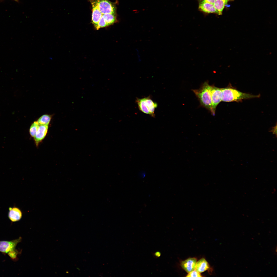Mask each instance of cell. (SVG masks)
Wrapping results in <instances>:
<instances>
[{"instance_id":"cell-1","label":"cell","mask_w":277,"mask_h":277,"mask_svg":"<svg viewBox=\"0 0 277 277\" xmlns=\"http://www.w3.org/2000/svg\"><path fill=\"white\" fill-rule=\"evenodd\" d=\"M222 101L225 102H239L260 96V95H254L243 93L229 87L222 88Z\"/></svg>"},{"instance_id":"cell-2","label":"cell","mask_w":277,"mask_h":277,"mask_svg":"<svg viewBox=\"0 0 277 277\" xmlns=\"http://www.w3.org/2000/svg\"><path fill=\"white\" fill-rule=\"evenodd\" d=\"M211 85L205 82L198 89L192 90L198 98L201 105L211 112L212 102L211 94Z\"/></svg>"},{"instance_id":"cell-3","label":"cell","mask_w":277,"mask_h":277,"mask_svg":"<svg viewBox=\"0 0 277 277\" xmlns=\"http://www.w3.org/2000/svg\"><path fill=\"white\" fill-rule=\"evenodd\" d=\"M22 240V238L19 237L18 239L11 241H0V252L4 254H7L13 260L16 259L19 252L16 248Z\"/></svg>"},{"instance_id":"cell-4","label":"cell","mask_w":277,"mask_h":277,"mask_svg":"<svg viewBox=\"0 0 277 277\" xmlns=\"http://www.w3.org/2000/svg\"><path fill=\"white\" fill-rule=\"evenodd\" d=\"M136 102L140 111L152 117H155L154 111L155 108L157 107V104L150 96L142 98H137Z\"/></svg>"},{"instance_id":"cell-5","label":"cell","mask_w":277,"mask_h":277,"mask_svg":"<svg viewBox=\"0 0 277 277\" xmlns=\"http://www.w3.org/2000/svg\"><path fill=\"white\" fill-rule=\"evenodd\" d=\"M102 14H116V7L114 3L109 0H94Z\"/></svg>"},{"instance_id":"cell-6","label":"cell","mask_w":277,"mask_h":277,"mask_svg":"<svg viewBox=\"0 0 277 277\" xmlns=\"http://www.w3.org/2000/svg\"><path fill=\"white\" fill-rule=\"evenodd\" d=\"M222 88L211 85V94L212 102L211 113L215 115L216 109L219 104L222 101Z\"/></svg>"},{"instance_id":"cell-7","label":"cell","mask_w":277,"mask_h":277,"mask_svg":"<svg viewBox=\"0 0 277 277\" xmlns=\"http://www.w3.org/2000/svg\"><path fill=\"white\" fill-rule=\"evenodd\" d=\"M88 0L91 3L92 7V22L96 28L102 14L94 0Z\"/></svg>"},{"instance_id":"cell-8","label":"cell","mask_w":277,"mask_h":277,"mask_svg":"<svg viewBox=\"0 0 277 277\" xmlns=\"http://www.w3.org/2000/svg\"><path fill=\"white\" fill-rule=\"evenodd\" d=\"M197 262L195 258H190L182 261L181 265L183 269L189 273L195 270Z\"/></svg>"},{"instance_id":"cell-9","label":"cell","mask_w":277,"mask_h":277,"mask_svg":"<svg viewBox=\"0 0 277 277\" xmlns=\"http://www.w3.org/2000/svg\"><path fill=\"white\" fill-rule=\"evenodd\" d=\"M48 125H39L34 137V140L37 145L45 137L47 133Z\"/></svg>"},{"instance_id":"cell-10","label":"cell","mask_w":277,"mask_h":277,"mask_svg":"<svg viewBox=\"0 0 277 277\" xmlns=\"http://www.w3.org/2000/svg\"><path fill=\"white\" fill-rule=\"evenodd\" d=\"M8 213V217L10 220L12 222H15L19 221L22 216V213L18 208L14 206L10 207Z\"/></svg>"},{"instance_id":"cell-11","label":"cell","mask_w":277,"mask_h":277,"mask_svg":"<svg viewBox=\"0 0 277 277\" xmlns=\"http://www.w3.org/2000/svg\"><path fill=\"white\" fill-rule=\"evenodd\" d=\"M199 9L201 11L207 13H215L218 14V12L215 8L213 4L203 1H199Z\"/></svg>"},{"instance_id":"cell-12","label":"cell","mask_w":277,"mask_h":277,"mask_svg":"<svg viewBox=\"0 0 277 277\" xmlns=\"http://www.w3.org/2000/svg\"><path fill=\"white\" fill-rule=\"evenodd\" d=\"M210 266L208 262L204 258L196 262L195 270L201 273L209 269Z\"/></svg>"},{"instance_id":"cell-13","label":"cell","mask_w":277,"mask_h":277,"mask_svg":"<svg viewBox=\"0 0 277 277\" xmlns=\"http://www.w3.org/2000/svg\"><path fill=\"white\" fill-rule=\"evenodd\" d=\"M234 0H215L213 4L214 6L218 12V14H222L223 11L228 2Z\"/></svg>"},{"instance_id":"cell-14","label":"cell","mask_w":277,"mask_h":277,"mask_svg":"<svg viewBox=\"0 0 277 277\" xmlns=\"http://www.w3.org/2000/svg\"><path fill=\"white\" fill-rule=\"evenodd\" d=\"M116 14H107L102 15L107 26L112 25L117 22Z\"/></svg>"},{"instance_id":"cell-15","label":"cell","mask_w":277,"mask_h":277,"mask_svg":"<svg viewBox=\"0 0 277 277\" xmlns=\"http://www.w3.org/2000/svg\"><path fill=\"white\" fill-rule=\"evenodd\" d=\"M51 118V116L48 115L42 116L37 122L39 125H48Z\"/></svg>"},{"instance_id":"cell-16","label":"cell","mask_w":277,"mask_h":277,"mask_svg":"<svg viewBox=\"0 0 277 277\" xmlns=\"http://www.w3.org/2000/svg\"><path fill=\"white\" fill-rule=\"evenodd\" d=\"M39 126L37 121H35L31 125L29 130V132L31 136L34 137Z\"/></svg>"},{"instance_id":"cell-17","label":"cell","mask_w":277,"mask_h":277,"mask_svg":"<svg viewBox=\"0 0 277 277\" xmlns=\"http://www.w3.org/2000/svg\"><path fill=\"white\" fill-rule=\"evenodd\" d=\"M107 26V23L104 18L102 16L98 22L96 27V29L98 30L100 28L105 27Z\"/></svg>"},{"instance_id":"cell-18","label":"cell","mask_w":277,"mask_h":277,"mask_svg":"<svg viewBox=\"0 0 277 277\" xmlns=\"http://www.w3.org/2000/svg\"><path fill=\"white\" fill-rule=\"evenodd\" d=\"M186 276L189 277H201L202 276L200 273L195 270L189 273Z\"/></svg>"},{"instance_id":"cell-19","label":"cell","mask_w":277,"mask_h":277,"mask_svg":"<svg viewBox=\"0 0 277 277\" xmlns=\"http://www.w3.org/2000/svg\"><path fill=\"white\" fill-rule=\"evenodd\" d=\"M269 132H272L273 134H274L276 136V137L277 136V125H276L275 126L272 127L269 131Z\"/></svg>"},{"instance_id":"cell-20","label":"cell","mask_w":277,"mask_h":277,"mask_svg":"<svg viewBox=\"0 0 277 277\" xmlns=\"http://www.w3.org/2000/svg\"><path fill=\"white\" fill-rule=\"evenodd\" d=\"M199 1H203L206 2H207L213 4L215 1V0H198Z\"/></svg>"},{"instance_id":"cell-21","label":"cell","mask_w":277,"mask_h":277,"mask_svg":"<svg viewBox=\"0 0 277 277\" xmlns=\"http://www.w3.org/2000/svg\"><path fill=\"white\" fill-rule=\"evenodd\" d=\"M161 255V253L159 252H156L154 253V256L156 258H158L160 257Z\"/></svg>"},{"instance_id":"cell-22","label":"cell","mask_w":277,"mask_h":277,"mask_svg":"<svg viewBox=\"0 0 277 277\" xmlns=\"http://www.w3.org/2000/svg\"><path fill=\"white\" fill-rule=\"evenodd\" d=\"M16 0V1H17V0Z\"/></svg>"}]
</instances>
